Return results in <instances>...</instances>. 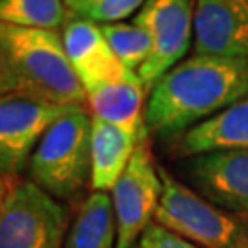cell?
<instances>
[{
    "mask_svg": "<svg viewBox=\"0 0 248 248\" xmlns=\"http://www.w3.org/2000/svg\"><path fill=\"white\" fill-rule=\"evenodd\" d=\"M248 96V59L195 55L160 78L145 105L147 133L173 138Z\"/></svg>",
    "mask_w": 248,
    "mask_h": 248,
    "instance_id": "1",
    "label": "cell"
},
{
    "mask_svg": "<svg viewBox=\"0 0 248 248\" xmlns=\"http://www.w3.org/2000/svg\"><path fill=\"white\" fill-rule=\"evenodd\" d=\"M0 57L15 94L57 107H87V92L57 31L0 24Z\"/></svg>",
    "mask_w": 248,
    "mask_h": 248,
    "instance_id": "2",
    "label": "cell"
},
{
    "mask_svg": "<svg viewBox=\"0 0 248 248\" xmlns=\"http://www.w3.org/2000/svg\"><path fill=\"white\" fill-rule=\"evenodd\" d=\"M92 118L85 107H66L46 129L28 162L30 180L57 201H74L90 184Z\"/></svg>",
    "mask_w": 248,
    "mask_h": 248,
    "instance_id": "3",
    "label": "cell"
},
{
    "mask_svg": "<svg viewBox=\"0 0 248 248\" xmlns=\"http://www.w3.org/2000/svg\"><path fill=\"white\" fill-rule=\"evenodd\" d=\"M162 195L155 221L201 248H245L248 226L245 219L217 208L201 193L160 168Z\"/></svg>",
    "mask_w": 248,
    "mask_h": 248,
    "instance_id": "4",
    "label": "cell"
},
{
    "mask_svg": "<svg viewBox=\"0 0 248 248\" xmlns=\"http://www.w3.org/2000/svg\"><path fill=\"white\" fill-rule=\"evenodd\" d=\"M68 210L31 180H13L0 208V248H61Z\"/></svg>",
    "mask_w": 248,
    "mask_h": 248,
    "instance_id": "5",
    "label": "cell"
},
{
    "mask_svg": "<svg viewBox=\"0 0 248 248\" xmlns=\"http://www.w3.org/2000/svg\"><path fill=\"white\" fill-rule=\"evenodd\" d=\"M162 195V178L149 149L147 134L138 142L124 175L112 187L118 239L116 248H133L153 224Z\"/></svg>",
    "mask_w": 248,
    "mask_h": 248,
    "instance_id": "6",
    "label": "cell"
},
{
    "mask_svg": "<svg viewBox=\"0 0 248 248\" xmlns=\"http://www.w3.org/2000/svg\"><path fill=\"white\" fill-rule=\"evenodd\" d=\"M195 0H145L133 18L151 37L153 52L138 70L145 90L173 66L184 61L193 43Z\"/></svg>",
    "mask_w": 248,
    "mask_h": 248,
    "instance_id": "7",
    "label": "cell"
},
{
    "mask_svg": "<svg viewBox=\"0 0 248 248\" xmlns=\"http://www.w3.org/2000/svg\"><path fill=\"white\" fill-rule=\"evenodd\" d=\"M66 107L24 94L0 96V175L15 178L24 169L46 129Z\"/></svg>",
    "mask_w": 248,
    "mask_h": 248,
    "instance_id": "8",
    "label": "cell"
},
{
    "mask_svg": "<svg viewBox=\"0 0 248 248\" xmlns=\"http://www.w3.org/2000/svg\"><path fill=\"white\" fill-rule=\"evenodd\" d=\"M184 171L197 193L224 212L248 219V149L187 156Z\"/></svg>",
    "mask_w": 248,
    "mask_h": 248,
    "instance_id": "9",
    "label": "cell"
},
{
    "mask_svg": "<svg viewBox=\"0 0 248 248\" xmlns=\"http://www.w3.org/2000/svg\"><path fill=\"white\" fill-rule=\"evenodd\" d=\"M193 52L248 59V0H195Z\"/></svg>",
    "mask_w": 248,
    "mask_h": 248,
    "instance_id": "10",
    "label": "cell"
},
{
    "mask_svg": "<svg viewBox=\"0 0 248 248\" xmlns=\"http://www.w3.org/2000/svg\"><path fill=\"white\" fill-rule=\"evenodd\" d=\"M61 37L66 55L85 92H90L105 83L138 76L116 57L98 22L72 15L66 26L62 28Z\"/></svg>",
    "mask_w": 248,
    "mask_h": 248,
    "instance_id": "11",
    "label": "cell"
},
{
    "mask_svg": "<svg viewBox=\"0 0 248 248\" xmlns=\"http://www.w3.org/2000/svg\"><path fill=\"white\" fill-rule=\"evenodd\" d=\"M175 138L177 155L186 158L213 151L248 149V96Z\"/></svg>",
    "mask_w": 248,
    "mask_h": 248,
    "instance_id": "12",
    "label": "cell"
},
{
    "mask_svg": "<svg viewBox=\"0 0 248 248\" xmlns=\"http://www.w3.org/2000/svg\"><path fill=\"white\" fill-rule=\"evenodd\" d=\"M143 96L145 87L138 76H133L87 92V107L92 118L116 125L134 136H143L149 134L145 127Z\"/></svg>",
    "mask_w": 248,
    "mask_h": 248,
    "instance_id": "13",
    "label": "cell"
},
{
    "mask_svg": "<svg viewBox=\"0 0 248 248\" xmlns=\"http://www.w3.org/2000/svg\"><path fill=\"white\" fill-rule=\"evenodd\" d=\"M143 136H134L116 125L92 118L90 187L94 191H105V193L112 191V187L124 175V171L133 158L136 145Z\"/></svg>",
    "mask_w": 248,
    "mask_h": 248,
    "instance_id": "14",
    "label": "cell"
},
{
    "mask_svg": "<svg viewBox=\"0 0 248 248\" xmlns=\"http://www.w3.org/2000/svg\"><path fill=\"white\" fill-rule=\"evenodd\" d=\"M116 239L112 199L105 191H92L78 210L64 248H114Z\"/></svg>",
    "mask_w": 248,
    "mask_h": 248,
    "instance_id": "15",
    "label": "cell"
},
{
    "mask_svg": "<svg viewBox=\"0 0 248 248\" xmlns=\"http://www.w3.org/2000/svg\"><path fill=\"white\" fill-rule=\"evenodd\" d=\"M70 17L62 0H0V24L57 31Z\"/></svg>",
    "mask_w": 248,
    "mask_h": 248,
    "instance_id": "16",
    "label": "cell"
},
{
    "mask_svg": "<svg viewBox=\"0 0 248 248\" xmlns=\"http://www.w3.org/2000/svg\"><path fill=\"white\" fill-rule=\"evenodd\" d=\"M99 26L116 57L131 72L138 74V70L147 62L153 52L149 33L142 26H138L134 20L110 22V24H99Z\"/></svg>",
    "mask_w": 248,
    "mask_h": 248,
    "instance_id": "17",
    "label": "cell"
},
{
    "mask_svg": "<svg viewBox=\"0 0 248 248\" xmlns=\"http://www.w3.org/2000/svg\"><path fill=\"white\" fill-rule=\"evenodd\" d=\"M145 0H83L79 8L72 15L89 18L98 24L124 22L133 13L140 11Z\"/></svg>",
    "mask_w": 248,
    "mask_h": 248,
    "instance_id": "18",
    "label": "cell"
},
{
    "mask_svg": "<svg viewBox=\"0 0 248 248\" xmlns=\"http://www.w3.org/2000/svg\"><path fill=\"white\" fill-rule=\"evenodd\" d=\"M138 248H201L195 243L180 237L171 230L160 226L158 222H153L147 226V230L138 239Z\"/></svg>",
    "mask_w": 248,
    "mask_h": 248,
    "instance_id": "19",
    "label": "cell"
},
{
    "mask_svg": "<svg viewBox=\"0 0 248 248\" xmlns=\"http://www.w3.org/2000/svg\"><path fill=\"white\" fill-rule=\"evenodd\" d=\"M6 94H15V92H13V83L6 70V64L0 57V96H6Z\"/></svg>",
    "mask_w": 248,
    "mask_h": 248,
    "instance_id": "20",
    "label": "cell"
},
{
    "mask_svg": "<svg viewBox=\"0 0 248 248\" xmlns=\"http://www.w3.org/2000/svg\"><path fill=\"white\" fill-rule=\"evenodd\" d=\"M8 191H9L8 178L2 177V175H0V208H2V204H4V201H6V197H8Z\"/></svg>",
    "mask_w": 248,
    "mask_h": 248,
    "instance_id": "21",
    "label": "cell"
},
{
    "mask_svg": "<svg viewBox=\"0 0 248 248\" xmlns=\"http://www.w3.org/2000/svg\"><path fill=\"white\" fill-rule=\"evenodd\" d=\"M62 2L66 4V8L70 9V13H74V11L83 4V0H62Z\"/></svg>",
    "mask_w": 248,
    "mask_h": 248,
    "instance_id": "22",
    "label": "cell"
},
{
    "mask_svg": "<svg viewBox=\"0 0 248 248\" xmlns=\"http://www.w3.org/2000/svg\"><path fill=\"white\" fill-rule=\"evenodd\" d=\"M245 248H248V243H247V245H245Z\"/></svg>",
    "mask_w": 248,
    "mask_h": 248,
    "instance_id": "23",
    "label": "cell"
},
{
    "mask_svg": "<svg viewBox=\"0 0 248 248\" xmlns=\"http://www.w3.org/2000/svg\"><path fill=\"white\" fill-rule=\"evenodd\" d=\"M133 248H138V247H133Z\"/></svg>",
    "mask_w": 248,
    "mask_h": 248,
    "instance_id": "24",
    "label": "cell"
}]
</instances>
